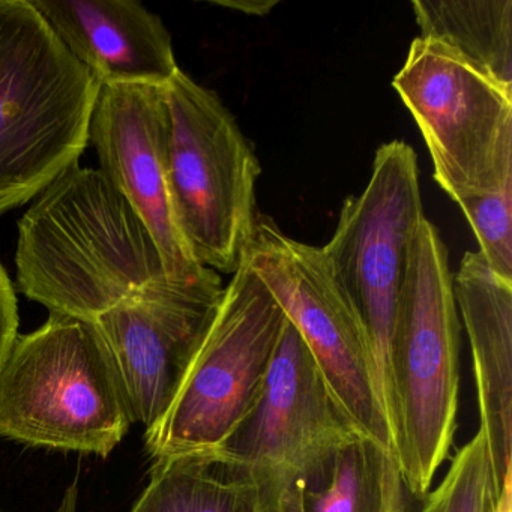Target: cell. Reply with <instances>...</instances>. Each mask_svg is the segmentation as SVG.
Listing matches in <instances>:
<instances>
[{
  "label": "cell",
  "mask_w": 512,
  "mask_h": 512,
  "mask_svg": "<svg viewBox=\"0 0 512 512\" xmlns=\"http://www.w3.org/2000/svg\"><path fill=\"white\" fill-rule=\"evenodd\" d=\"M493 473L482 431L458 449L445 478L421 512H496Z\"/></svg>",
  "instance_id": "ac0fdd59"
},
{
  "label": "cell",
  "mask_w": 512,
  "mask_h": 512,
  "mask_svg": "<svg viewBox=\"0 0 512 512\" xmlns=\"http://www.w3.org/2000/svg\"><path fill=\"white\" fill-rule=\"evenodd\" d=\"M100 89L32 0H0V215L79 164Z\"/></svg>",
  "instance_id": "3957f363"
},
{
  "label": "cell",
  "mask_w": 512,
  "mask_h": 512,
  "mask_svg": "<svg viewBox=\"0 0 512 512\" xmlns=\"http://www.w3.org/2000/svg\"><path fill=\"white\" fill-rule=\"evenodd\" d=\"M460 331L448 250L424 218L407 251L383 386L394 454L416 496L428 493L454 442Z\"/></svg>",
  "instance_id": "7a4b0ae2"
},
{
  "label": "cell",
  "mask_w": 512,
  "mask_h": 512,
  "mask_svg": "<svg viewBox=\"0 0 512 512\" xmlns=\"http://www.w3.org/2000/svg\"><path fill=\"white\" fill-rule=\"evenodd\" d=\"M163 91L170 121L167 182L176 224L200 265L233 275L244 265L253 238L262 167L214 91L182 70Z\"/></svg>",
  "instance_id": "5b68a950"
},
{
  "label": "cell",
  "mask_w": 512,
  "mask_h": 512,
  "mask_svg": "<svg viewBox=\"0 0 512 512\" xmlns=\"http://www.w3.org/2000/svg\"><path fill=\"white\" fill-rule=\"evenodd\" d=\"M412 8L421 38L512 89V0H416Z\"/></svg>",
  "instance_id": "e0dca14e"
},
{
  "label": "cell",
  "mask_w": 512,
  "mask_h": 512,
  "mask_svg": "<svg viewBox=\"0 0 512 512\" xmlns=\"http://www.w3.org/2000/svg\"><path fill=\"white\" fill-rule=\"evenodd\" d=\"M130 512H271L268 485L218 451L158 458Z\"/></svg>",
  "instance_id": "2e32d148"
},
{
  "label": "cell",
  "mask_w": 512,
  "mask_h": 512,
  "mask_svg": "<svg viewBox=\"0 0 512 512\" xmlns=\"http://www.w3.org/2000/svg\"><path fill=\"white\" fill-rule=\"evenodd\" d=\"M223 292L215 271L194 281L164 278L95 320L133 422L148 430L169 409Z\"/></svg>",
  "instance_id": "30bf717a"
},
{
  "label": "cell",
  "mask_w": 512,
  "mask_h": 512,
  "mask_svg": "<svg viewBox=\"0 0 512 512\" xmlns=\"http://www.w3.org/2000/svg\"><path fill=\"white\" fill-rule=\"evenodd\" d=\"M100 86H160L181 68L160 16L137 0H32Z\"/></svg>",
  "instance_id": "4fadbf2b"
},
{
  "label": "cell",
  "mask_w": 512,
  "mask_h": 512,
  "mask_svg": "<svg viewBox=\"0 0 512 512\" xmlns=\"http://www.w3.org/2000/svg\"><path fill=\"white\" fill-rule=\"evenodd\" d=\"M245 263L295 326L353 425L394 451L370 340L323 248L257 215Z\"/></svg>",
  "instance_id": "52a82bcc"
},
{
  "label": "cell",
  "mask_w": 512,
  "mask_h": 512,
  "mask_svg": "<svg viewBox=\"0 0 512 512\" xmlns=\"http://www.w3.org/2000/svg\"><path fill=\"white\" fill-rule=\"evenodd\" d=\"M392 449L358 428L326 445L271 491V512H406Z\"/></svg>",
  "instance_id": "9a60e30c"
},
{
  "label": "cell",
  "mask_w": 512,
  "mask_h": 512,
  "mask_svg": "<svg viewBox=\"0 0 512 512\" xmlns=\"http://www.w3.org/2000/svg\"><path fill=\"white\" fill-rule=\"evenodd\" d=\"M286 314L247 263L224 286L217 314L157 424L145 433L154 460L220 448L256 400Z\"/></svg>",
  "instance_id": "8992f818"
},
{
  "label": "cell",
  "mask_w": 512,
  "mask_h": 512,
  "mask_svg": "<svg viewBox=\"0 0 512 512\" xmlns=\"http://www.w3.org/2000/svg\"><path fill=\"white\" fill-rule=\"evenodd\" d=\"M221 7L235 8V10L242 11L245 14H256V16H263L268 14L272 8L277 5V2H220Z\"/></svg>",
  "instance_id": "44dd1931"
},
{
  "label": "cell",
  "mask_w": 512,
  "mask_h": 512,
  "mask_svg": "<svg viewBox=\"0 0 512 512\" xmlns=\"http://www.w3.org/2000/svg\"><path fill=\"white\" fill-rule=\"evenodd\" d=\"M392 86L421 130L434 179L455 203L512 184L511 88L421 37Z\"/></svg>",
  "instance_id": "ba28073f"
},
{
  "label": "cell",
  "mask_w": 512,
  "mask_h": 512,
  "mask_svg": "<svg viewBox=\"0 0 512 512\" xmlns=\"http://www.w3.org/2000/svg\"><path fill=\"white\" fill-rule=\"evenodd\" d=\"M454 295L472 350L479 430L497 500L512 475V281L494 274L481 254L467 251L454 275Z\"/></svg>",
  "instance_id": "5bb4252c"
},
{
  "label": "cell",
  "mask_w": 512,
  "mask_h": 512,
  "mask_svg": "<svg viewBox=\"0 0 512 512\" xmlns=\"http://www.w3.org/2000/svg\"><path fill=\"white\" fill-rule=\"evenodd\" d=\"M512 481L505 482L502 493L496 503V512H512Z\"/></svg>",
  "instance_id": "603a6c76"
},
{
  "label": "cell",
  "mask_w": 512,
  "mask_h": 512,
  "mask_svg": "<svg viewBox=\"0 0 512 512\" xmlns=\"http://www.w3.org/2000/svg\"><path fill=\"white\" fill-rule=\"evenodd\" d=\"M424 218L418 158L407 143L392 140L377 149L367 187L347 197L334 235L322 247L367 332L382 400L407 251Z\"/></svg>",
  "instance_id": "9c48e42d"
},
{
  "label": "cell",
  "mask_w": 512,
  "mask_h": 512,
  "mask_svg": "<svg viewBox=\"0 0 512 512\" xmlns=\"http://www.w3.org/2000/svg\"><path fill=\"white\" fill-rule=\"evenodd\" d=\"M131 424L97 323L50 313L43 326L17 335L0 367V436L106 458Z\"/></svg>",
  "instance_id": "277c9868"
},
{
  "label": "cell",
  "mask_w": 512,
  "mask_h": 512,
  "mask_svg": "<svg viewBox=\"0 0 512 512\" xmlns=\"http://www.w3.org/2000/svg\"><path fill=\"white\" fill-rule=\"evenodd\" d=\"M457 205L475 233L478 253L488 268L512 281V184L464 197Z\"/></svg>",
  "instance_id": "d6986e66"
},
{
  "label": "cell",
  "mask_w": 512,
  "mask_h": 512,
  "mask_svg": "<svg viewBox=\"0 0 512 512\" xmlns=\"http://www.w3.org/2000/svg\"><path fill=\"white\" fill-rule=\"evenodd\" d=\"M19 335V307L16 289L7 269L0 263V367Z\"/></svg>",
  "instance_id": "ffe728a7"
},
{
  "label": "cell",
  "mask_w": 512,
  "mask_h": 512,
  "mask_svg": "<svg viewBox=\"0 0 512 512\" xmlns=\"http://www.w3.org/2000/svg\"><path fill=\"white\" fill-rule=\"evenodd\" d=\"M16 283L50 313L95 322L167 278L133 206L100 169L74 164L19 221Z\"/></svg>",
  "instance_id": "6da1fadb"
},
{
  "label": "cell",
  "mask_w": 512,
  "mask_h": 512,
  "mask_svg": "<svg viewBox=\"0 0 512 512\" xmlns=\"http://www.w3.org/2000/svg\"><path fill=\"white\" fill-rule=\"evenodd\" d=\"M169 130L160 86H101L89 143L101 172L148 227L167 278L194 281L212 269L197 262L176 224L167 182Z\"/></svg>",
  "instance_id": "8fae6325"
},
{
  "label": "cell",
  "mask_w": 512,
  "mask_h": 512,
  "mask_svg": "<svg viewBox=\"0 0 512 512\" xmlns=\"http://www.w3.org/2000/svg\"><path fill=\"white\" fill-rule=\"evenodd\" d=\"M77 500H79V488H77V482H74L65 490L55 512H77Z\"/></svg>",
  "instance_id": "7402d4cb"
},
{
  "label": "cell",
  "mask_w": 512,
  "mask_h": 512,
  "mask_svg": "<svg viewBox=\"0 0 512 512\" xmlns=\"http://www.w3.org/2000/svg\"><path fill=\"white\" fill-rule=\"evenodd\" d=\"M355 428L286 320L256 400L215 451L253 469L271 494L281 479Z\"/></svg>",
  "instance_id": "7c38bea8"
}]
</instances>
